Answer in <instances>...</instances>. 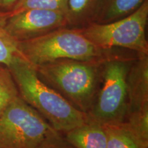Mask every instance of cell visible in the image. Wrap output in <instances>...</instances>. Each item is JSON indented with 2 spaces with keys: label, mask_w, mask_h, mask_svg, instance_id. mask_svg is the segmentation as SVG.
<instances>
[{
  "label": "cell",
  "mask_w": 148,
  "mask_h": 148,
  "mask_svg": "<svg viewBox=\"0 0 148 148\" xmlns=\"http://www.w3.org/2000/svg\"><path fill=\"white\" fill-rule=\"evenodd\" d=\"M19 96L61 134L82 125L86 114L77 110L37 75L34 66L24 58L8 66Z\"/></svg>",
  "instance_id": "1"
},
{
  "label": "cell",
  "mask_w": 148,
  "mask_h": 148,
  "mask_svg": "<svg viewBox=\"0 0 148 148\" xmlns=\"http://www.w3.org/2000/svg\"><path fill=\"white\" fill-rule=\"evenodd\" d=\"M105 58L93 60L61 59L34 68L42 82L86 114L100 86Z\"/></svg>",
  "instance_id": "2"
},
{
  "label": "cell",
  "mask_w": 148,
  "mask_h": 148,
  "mask_svg": "<svg viewBox=\"0 0 148 148\" xmlns=\"http://www.w3.org/2000/svg\"><path fill=\"white\" fill-rule=\"evenodd\" d=\"M138 53L125 54L116 48L103 59L101 84L86 121L100 124L125 120L127 110V75Z\"/></svg>",
  "instance_id": "3"
},
{
  "label": "cell",
  "mask_w": 148,
  "mask_h": 148,
  "mask_svg": "<svg viewBox=\"0 0 148 148\" xmlns=\"http://www.w3.org/2000/svg\"><path fill=\"white\" fill-rule=\"evenodd\" d=\"M18 47L24 58L34 66L61 59L99 60L106 57L113 49L97 47L82 34L80 29L69 27L18 42Z\"/></svg>",
  "instance_id": "4"
},
{
  "label": "cell",
  "mask_w": 148,
  "mask_h": 148,
  "mask_svg": "<svg viewBox=\"0 0 148 148\" xmlns=\"http://www.w3.org/2000/svg\"><path fill=\"white\" fill-rule=\"evenodd\" d=\"M148 19V0L125 17L107 23H92L81 32L94 45L103 49L122 48L148 54L145 29Z\"/></svg>",
  "instance_id": "5"
},
{
  "label": "cell",
  "mask_w": 148,
  "mask_h": 148,
  "mask_svg": "<svg viewBox=\"0 0 148 148\" xmlns=\"http://www.w3.org/2000/svg\"><path fill=\"white\" fill-rule=\"evenodd\" d=\"M56 131L18 96L0 114V148H34Z\"/></svg>",
  "instance_id": "6"
},
{
  "label": "cell",
  "mask_w": 148,
  "mask_h": 148,
  "mask_svg": "<svg viewBox=\"0 0 148 148\" xmlns=\"http://www.w3.org/2000/svg\"><path fill=\"white\" fill-rule=\"evenodd\" d=\"M11 12L5 28L18 42L38 38L68 27L66 14L60 11L29 8Z\"/></svg>",
  "instance_id": "7"
},
{
  "label": "cell",
  "mask_w": 148,
  "mask_h": 148,
  "mask_svg": "<svg viewBox=\"0 0 148 148\" xmlns=\"http://www.w3.org/2000/svg\"><path fill=\"white\" fill-rule=\"evenodd\" d=\"M127 94L126 116L148 108V54L138 53L131 64L127 75Z\"/></svg>",
  "instance_id": "8"
},
{
  "label": "cell",
  "mask_w": 148,
  "mask_h": 148,
  "mask_svg": "<svg viewBox=\"0 0 148 148\" xmlns=\"http://www.w3.org/2000/svg\"><path fill=\"white\" fill-rule=\"evenodd\" d=\"M75 148H107V136L102 124L86 121L64 134Z\"/></svg>",
  "instance_id": "9"
},
{
  "label": "cell",
  "mask_w": 148,
  "mask_h": 148,
  "mask_svg": "<svg viewBox=\"0 0 148 148\" xmlns=\"http://www.w3.org/2000/svg\"><path fill=\"white\" fill-rule=\"evenodd\" d=\"M106 0H68L66 16L68 27L82 28L95 23Z\"/></svg>",
  "instance_id": "10"
},
{
  "label": "cell",
  "mask_w": 148,
  "mask_h": 148,
  "mask_svg": "<svg viewBox=\"0 0 148 148\" xmlns=\"http://www.w3.org/2000/svg\"><path fill=\"white\" fill-rule=\"evenodd\" d=\"M103 125L107 136V148H148V142L140 138L125 121Z\"/></svg>",
  "instance_id": "11"
},
{
  "label": "cell",
  "mask_w": 148,
  "mask_h": 148,
  "mask_svg": "<svg viewBox=\"0 0 148 148\" xmlns=\"http://www.w3.org/2000/svg\"><path fill=\"white\" fill-rule=\"evenodd\" d=\"M11 14V11H0V63L8 66L19 59H25L18 49V41L5 28L6 21Z\"/></svg>",
  "instance_id": "12"
},
{
  "label": "cell",
  "mask_w": 148,
  "mask_h": 148,
  "mask_svg": "<svg viewBox=\"0 0 148 148\" xmlns=\"http://www.w3.org/2000/svg\"><path fill=\"white\" fill-rule=\"evenodd\" d=\"M145 0H106L95 23H107L125 17L136 11Z\"/></svg>",
  "instance_id": "13"
},
{
  "label": "cell",
  "mask_w": 148,
  "mask_h": 148,
  "mask_svg": "<svg viewBox=\"0 0 148 148\" xmlns=\"http://www.w3.org/2000/svg\"><path fill=\"white\" fill-rule=\"evenodd\" d=\"M18 96L17 86L8 66L0 63V114Z\"/></svg>",
  "instance_id": "14"
},
{
  "label": "cell",
  "mask_w": 148,
  "mask_h": 148,
  "mask_svg": "<svg viewBox=\"0 0 148 148\" xmlns=\"http://www.w3.org/2000/svg\"><path fill=\"white\" fill-rule=\"evenodd\" d=\"M68 0H20L11 11H17L29 8L56 10L66 14Z\"/></svg>",
  "instance_id": "15"
},
{
  "label": "cell",
  "mask_w": 148,
  "mask_h": 148,
  "mask_svg": "<svg viewBox=\"0 0 148 148\" xmlns=\"http://www.w3.org/2000/svg\"><path fill=\"white\" fill-rule=\"evenodd\" d=\"M34 148H75L66 140L64 134L53 131L45 136Z\"/></svg>",
  "instance_id": "16"
},
{
  "label": "cell",
  "mask_w": 148,
  "mask_h": 148,
  "mask_svg": "<svg viewBox=\"0 0 148 148\" xmlns=\"http://www.w3.org/2000/svg\"><path fill=\"white\" fill-rule=\"evenodd\" d=\"M20 0H0V11L10 12Z\"/></svg>",
  "instance_id": "17"
}]
</instances>
